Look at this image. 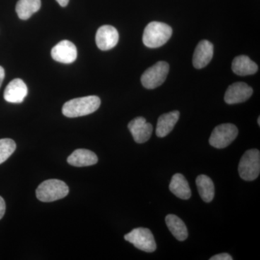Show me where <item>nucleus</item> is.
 Wrapping results in <instances>:
<instances>
[{
  "mask_svg": "<svg viewBox=\"0 0 260 260\" xmlns=\"http://www.w3.org/2000/svg\"><path fill=\"white\" fill-rule=\"evenodd\" d=\"M100 105V98L96 95L78 98L65 103L62 107V113L67 117H80L95 112Z\"/></svg>",
  "mask_w": 260,
  "mask_h": 260,
  "instance_id": "1",
  "label": "nucleus"
},
{
  "mask_svg": "<svg viewBox=\"0 0 260 260\" xmlns=\"http://www.w3.org/2000/svg\"><path fill=\"white\" fill-rule=\"evenodd\" d=\"M172 36V28L167 24L151 22L145 27L143 42L147 47L155 49L167 44Z\"/></svg>",
  "mask_w": 260,
  "mask_h": 260,
  "instance_id": "2",
  "label": "nucleus"
},
{
  "mask_svg": "<svg viewBox=\"0 0 260 260\" xmlns=\"http://www.w3.org/2000/svg\"><path fill=\"white\" fill-rule=\"evenodd\" d=\"M36 193L40 201L50 203L65 198L69 193V187L64 181L49 179L38 186Z\"/></svg>",
  "mask_w": 260,
  "mask_h": 260,
  "instance_id": "3",
  "label": "nucleus"
},
{
  "mask_svg": "<svg viewBox=\"0 0 260 260\" xmlns=\"http://www.w3.org/2000/svg\"><path fill=\"white\" fill-rule=\"evenodd\" d=\"M260 173V153L257 149H251L244 153L239 164V174L244 180H255Z\"/></svg>",
  "mask_w": 260,
  "mask_h": 260,
  "instance_id": "4",
  "label": "nucleus"
},
{
  "mask_svg": "<svg viewBox=\"0 0 260 260\" xmlns=\"http://www.w3.org/2000/svg\"><path fill=\"white\" fill-rule=\"evenodd\" d=\"M126 242L133 244L140 250L153 252L156 249V243L151 231L146 228H137L124 236Z\"/></svg>",
  "mask_w": 260,
  "mask_h": 260,
  "instance_id": "5",
  "label": "nucleus"
},
{
  "mask_svg": "<svg viewBox=\"0 0 260 260\" xmlns=\"http://www.w3.org/2000/svg\"><path fill=\"white\" fill-rule=\"evenodd\" d=\"M169 65L166 61H158L145 70L142 75L141 82L147 89L158 88L164 83L169 74Z\"/></svg>",
  "mask_w": 260,
  "mask_h": 260,
  "instance_id": "6",
  "label": "nucleus"
},
{
  "mask_svg": "<svg viewBox=\"0 0 260 260\" xmlns=\"http://www.w3.org/2000/svg\"><path fill=\"white\" fill-rule=\"evenodd\" d=\"M239 130L234 124L227 123L217 126L213 129L209 139L211 146L215 148H226L237 138Z\"/></svg>",
  "mask_w": 260,
  "mask_h": 260,
  "instance_id": "7",
  "label": "nucleus"
},
{
  "mask_svg": "<svg viewBox=\"0 0 260 260\" xmlns=\"http://www.w3.org/2000/svg\"><path fill=\"white\" fill-rule=\"evenodd\" d=\"M51 56L54 60L62 64H71L78 57V50L73 42L61 41L51 49Z\"/></svg>",
  "mask_w": 260,
  "mask_h": 260,
  "instance_id": "8",
  "label": "nucleus"
},
{
  "mask_svg": "<svg viewBox=\"0 0 260 260\" xmlns=\"http://www.w3.org/2000/svg\"><path fill=\"white\" fill-rule=\"evenodd\" d=\"M252 93V88L249 85L243 82H237L228 88L224 100L228 104H240L246 102Z\"/></svg>",
  "mask_w": 260,
  "mask_h": 260,
  "instance_id": "9",
  "label": "nucleus"
},
{
  "mask_svg": "<svg viewBox=\"0 0 260 260\" xmlns=\"http://www.w3.org/2000/svg\"><path fill=\"white\" fill-rule=\"evenodd\" d=\"M118 42H119V32L112 25H103L97 30L95 42H96L98 48L101 50H110L116 47Z\"/></svg>",
  "mask_w": 260,
  "mask_h": 260,
  "instance_id": "10",
  "label": "nucleus"
},
{
  "mask_svg": "<svg viewBox=\"0 0 260 260\" xmlns=\"http://www.w3.org/2000/svg\"><path fill=\"white\" fill-rule=\"evenodd\" d=\"M128 128L133 139L137 143H144L148 141L153 133V126L147 122L144 117L139 116L132 120L128 124Z\"/></svg>",
  "mask_w": 260,
  "mask_h": 260,
  "instance_id": "11",
  "label": "nucleus"
},
{
  "mask_svg": "<svg viewBox=\"0 0 260 260\" xmlns=\"http://www.w3.org/2000/svg\"><path fill=\"white\" fill-rule=\"evenodd\" d=\"M213 56V45L207 40L201 41L193 54L192 63L196 69H202L209 64Z\"/></svg>",
  "mask_w": 260,
  "mask_h": 260,
  "instance_id": "12",
  "label": "nucleus"
},
{
  "mask_svg": "<svg viewBox=\"0 0 260 260\" xmlns=\"http://www.w3.org/2000/svg\"><path fill=\"white\" fill-rule=\"evenodd\" d=\"M28 94L27 85L21 79L12 80L5 88L4 99L6 102L19 104L23 102Z\"/></svg>",
  "mask_w": 260,
  "mask_h": 260,
  "instance_id": "13",
  "label": "nucleus"
},
{
  "mask_svg": "<svg viewBox=\"0 0 260 260\" xmlns=\"http://www.w3.org/2000/svg\"><path fill=\"white\" fill-rule=\"evenodd\" d=\"M98 162V157L93 152L86 149H78L68 157L70 165L76 167H90Z\"/></svg>",
  "mask_w": 260,
  "mask_h": 260,
  "instance_id": "14",
  "label": "nucleus"
},
{
  "mask_svg": "<svg viewBox=\"0 0 260 260\" xmlns=\"http://www.w3.org/2000/svg\"><path fill=\"white\" fill-rule=\"evenodd\" d=\"M179 116H180V113L178 111H174L160 116L158 118L156 130H155L157 136L159 138L167 136L177 124Z\"/></svg>",
  "mask_w": 260,
  "mask_h": 260,
  "instance_id": "15",
  "label": "nucleus"
},
{
  "mask_svg": "<svg viewBox=\"0 0 260 260\" xmlns=\"http://www.w3.org/2000/svg\"><path fill=\"white\" fill-rule=\"evenodd\" d=\"M232 70L235 74L246 76L255 74L258 70V66L249 56L241 55L234 58L233 60Z\"/></svg>",
  "mask_w": 260,
  "mask_h": 260,
  "instance_id": "16",
  "label": "nucleus"
},
{
  "mask_svg": "<svg viewBox=\"0 0 260 260\" xmlns=\"http://www.w3.org/2000/svg\"><path fill=\"white\" fill-rule=\"evenodd\" d=\"M169 189L181 200H188L191 198V191L189 183L182 174H176L173 176Z\"/></svg>",
  "mask_w": 260,
  "mask_h": 260,
  "instance_id": "17",
  "label": "nucleus"
},
{
  "mask_svg": "<svg viewBox=\"0 0 260 260\" xmlns=\"http://www.w3.org/2000/svg\"><path fill=\"white\" fill-rule=\"evenodd\" d=\"M166 223L174 237L180 241L184 242L188 237V231L185 223L177 215L169 214L166 217Z\"/></svg>",
  "mask_w": 260,
  "mask_h": 260,
  "instance_id": "18",
  "label": "nucleus"
},
{
  "mask_svg": "<svg viewBox=\"0 0 260 260\" xmlns=\"http://www.w3.org/2000/svg\"><path fill=\"white\" fill-rule=\"evenodd\" d=\"M198 192L205 203H210L215 196V186L212 179L206 175L198 176L196 179Z\"/></svg>",
  "mask_w": 260,
  "mask_h": 260,
  "instance_id": "19",
  "label": "nucleus"
},
{
  "mask_svg": "<svg viewBox=\"0 0 260 260\" xmlns=\"http://www.w3.org/2000/svg\"><path fill=\"white\" fill-rule=\"evenodd\" d=\"M42 6L41 0H19L16 5V13L19 18L28 20Z\"/></svg>",
  "mask_w": 260,
  "mask_h": 260,
  "instance_id": "20",
  "label": "nucleus"
},
{
  "mask_svg": "<svg viewBox=\"0 0 260 260\" xmlns=\"http://www.w3.org/2000/svg\"><path fill=\"white\" fill-rule=\"evenodd\" d=\"M16 149V144L14 140L5 138L0 140V164L11 156Z\"/></svg>",
  "mask_w": 260,
  "mask_h": 260,
  "instance_id": "21",
  "label": "nucleus"
},
{
  "mask_svg": "<svg viewBox=\"0 0 260 260\" xmlns=\"http://www.w3.org/2000/svg\"><path fill=\"white\" fill-rule=\"evenodd\" d=\"M210 260H232L233 257L228 253H221L210 258Z\"/></svg>",
  "mask_w": 260,
  "mask_h": 260,
  "instance_id": "22",
  "label": "nucleus"
},
{
  "mask_svg": "<svg viewBox=\"0 0 260 260\" xmlns=\"http://www.w3.org/2000/svg\"><path fill=\"white\" fill-rule=\"evenodd\" d=\"M5 210H6V205H5V200L0 197V220L4 216Z\"/></svg>",
  "mask_w": 260,
  "mask_h": 260,
  "instance_id": "23",
  "label": "nucleus"
},
{
  "mask_svg": "<svg viewBox=\"0 0 260 260\" xmlns=\"http://www.w3.org/2000/svg\"><path fill=\"white\" fill-rule=\"evenodd\" d=\"M5 70L3 67L0 66V87H1L2 84H3V80L5 78Z\"/></svg>",
  "mask_w": 260,
  "mask_h": 260,
  "instance_id": "24",
  "label": "nucleus"
},
{
  "mask_svg": "<svg viewBox=\"0 0 260 260\" xmlns=\"http://www.w3.org/2000/svg\"><path fill=\"white\" fill-rule=\"evenodd\" d=\"M70 0H56L59 5L61 7H66L69 3Z\"/></svg>",
  "mask_w": 260,
  "mask_h": 260,
  "instance_id": "25",
  "label": "nucleus"
},
{
  "mask_svg": "<svg viewBox=\"0 0 260 260\" xmlns=\"http://www.w3.org/2000/svg\"><path fill=\"white\" fill-rule=\"evenodd\" d=\"M258 124L260 125V117L258 118Z\"/></svg>",
  "mask_w": 260,
  "mask_h": 260,
  "instance_id": "26",
  "label": "nucleus"
}]
</instances>
